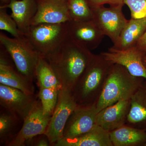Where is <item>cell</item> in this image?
Wrapping results in <instances>:
<instances>
[{"instance_id": "1", "label": "cell", "mask_w": 146, "mask_h": 146, "mask_svg": "<svg viewBox=\"0 0 146 146\" xmlns=\"http://www.w3.org/2000/svg\"><path fill=\"white\" fill-rule=\"evenodd\" d=\"M94 55L90 50L68 36L60 46L44 57L54 71L63 89L72 91Z\"/></svg>"}, {"instance_id": "2", "label": "cell", "mask_w": 146, "mask_h": 146, "mask_svg": "<svg viewBox=\"0 0 146 146\" xmlns=\"http://www.w3.org/2000/svg\"><path fill=\"white\" fill-rule=\"evenodd\" d=\"M113 64L100 54L94 55L72 90L78 104H90L96 102Z\"/></svg>"}, {"instance_id": "3", "label": "cell", "mask_w": 146, "mask_h": 146, "mask_svg": "<svg viewBox=\"0 0 146 146\" xmlns=\"http://www.w3.org/2000/svg\"><path fill=\"white\" fill-rule=\"evenodd\" d=\"M145 80L131 74L122 65L113 64L96 103L98 113L121 100L130 99Z\"/></svg>"}, {"instance_id": "4", "label": "cell", "mask_w": 146, "mask_h": 146, "mask_svg": "<svg viewBox=\"0 0 146 146\" xmlns=\"http://www.w3.org/2000/svg\"><path fill=\"white\" fill-rule=\"evenodd\" d=\"M0 43L10 56L18 71L33 82L40 55L26 36L9 37L0 33Z\"/></svg>"}, {"instance_id": "5", "label": "cell", "mask_w": 146, "mask_h": 146, "mask_svg": "<svg viewBox=\"0 0 146 146\" xmlns=\"http://www.w3.org/2000/svg\"><path fill=\"white\" fill-rule=\"evenodd\" d=\"M25 36L39 54L45 57L58 48L68 38V23L31 25Z\"/></svg>"}, {"instance_id": "6", "label": "cell", "mask_w": 146, "mask_h": 146, "mask_svg": "<svg viewBox=\"0 0 146 146\" xmlns=\"http://www.w3.org/2000/svg\"><path fill=\"white\" fill-rule=\"evenodd\" d=\"M78 105L72 91L63 89L59 91L57 104L44 133L51 146L63 138L66 123Z\"/></svg>"}, {"instance_id": "7", "label": "cell", "mask_w": 146, "mask_h": 146, "mask_svg": "<svg viewBox=\"0 0 146 146\" xmlns=\"http://www.w3.org/2000/svg\"><path fill=\"white\" fill-rule=\"evenodd\" d=\"M123 5L101 6L94 8L93 20L104 36H108L113 43L118 39L127 24V20L123 12Z\"/></svg>"}, {"instance_id": "8", "label": "cell", "mask_w": 146, "mask_h": 146, "mask_svg": "<svg viewBox=\"0 0 146 146\" xmlns=\"http://www.w3.org/2000/svg\"><path fill=\"white\" fill-rule=\"evenodd\" d=\"M50 118V116L44 114L41 102L37 100L32 109L24 119L21 129L8 146H25L29 140L44 134Z\"/></svg>"}, {"instance_id": "9", "label": "cell", "mask_w": 146, "mask_h": 146, "mask_svg": "<svg viewBox=\"0 0 146 146\" xmlns=\"http://www.w3.org/2000/svg\"><path fill=\"white\" fill-rule=\"evenodd\" d=\"M97 114L96 103L78 105L66 123L62 138H74L90 131L97 125Z\"/></svg>"}, {"instance_id": "10", "label": "cell", "mask_w": 146, "mask_h": 146, "mask_svg": "<svg viewBox=\"0 0 146 146\" xmlns=\"http://www.w3.org/2000/svg\"><path fill=\"white\" fill-rule=\"evenodd\" d=\"M35 94L30 95L19 89L0 84V104L7 111L24 120L36 101Z\"/></svg>"}, {"instance_id": "11", "label": "cell", "mask_w": 146, "mask_h": 146, "mask_svg": "<svg viewBox=\"0 0 146 146\" xmlns=\"http://www.w3.org/2000/svg\"><path fill=\"white\" fill-rule=\"evenodd\" d=\"M37 11L31 25L42 23H65L72 21L68 0H36Z\"/></svg>"}, {"instance_id": "12", "label": "cell", "mask_w": 146, "mask_h": 146, "mask_svg": "<svg viewBox=\"0 0 146 146\" xmlns=\"http://www.w3.org/2000/svg\"><path fill=\"white\" fill-rule=\"evenodd\" d=\"M68 36L72 41L90 50L97 48L104 35L94 20L68 23Z\"/></svg>"}, {"instance_id": "13", "label": "cell", "mask_w": 146, "mask_h": 146, "mask_svg": "<svg viewBox=\"0 0 146 146\" xmlns=\"http://www.w3.org/2000/svg\"><path fill=\"white\" fill-rule=\"evenodd\" d=\"M100 54L111 63L124 66L132 75L146 80V67L143 61L144 55L136 46L123 50L109 48L108 51Z\"/></svg>"}, {"instance_id": "14", "label": "cell", "mask_w": 146, "mask_h": 146, "mask_svg": "<svg viewBox=\"0 0 146 146\" xmlns=\"http://www.w3.org/2000/svg\"><path fill=\"white\" fill-rule=\"evenodd\" d=\"M0 53V84L19 89L30 95L35 94L33 82L18 71L13 65L10 56L2 46Z\"/></svg>"}, {"instance_id": "15", "label": "cell", "mask_w": 146, "mask_h": 146, "mask_svg": "<svg viewBox=\"0 0 146 146\" xmlns=\"http://www.w3.org/2000/svg\"><path fill=\"white\" fill-rule=\"evenodd\" d=\"M130 105V99L121 100L98 112L96 124L110 132L125 124Z\"/></svg>"}, {"instance_id": "16", "label": "cell", "mask_w": 146, "mask_h": 146, "mask_svg": "<svg viewBox=\"0 0 146 146\" xmlns=\"http://www.w3.org/2000/svg\"><path fill=\"white\" fill-rule=\"evenodd\" d=\"M0 8L10 9L11 16L14 19L18 29L24 34L28 31L37 11L36 0H10L7 4Z\"/></svg>"}, {"instance_id": "17", "label": "cell", "mask_w": 146, "mask_h": 146, "mask_svg": "<svg viewBox=\"0 0 146 146\" xmlns=\"http://www.w3.org/2000/svg\"><path fill=\"white\" fill-rule=\"evenodd\" d=\"M125 124L146 131V80L131 98Z\"/></svg>"}, {"instance_id": "18", "label": "cell", "mask_w": 146, "mask_h": 146, "mask_svg": "<svg viewBox=\"0 0 146 146\" xmlns=\"http://www.w3.org/2000/svg\"><path fill=\"white\" fill-rule=\"evenodd\" d=\"M54 146H113L110 132L100 126L90 131L73 138H62L53 144Z\"/></svg>"}, {"instance_id": "19", "label": "cell", "mask_w": 146, "mask_h": 146, "mask_svg": "<svg viewBox=\"0 0 146 146\" xmlns=\"http://www.w3.org/2000/svg\"><path fill=\"white\" fill-rule=\"evenodd\" d=\"M146 31V18H131L110 49L123 50L135 46Z\"/></svg>"}, {"instance_id": "20", "label": "cell", "mask_w": 146, "mask_h": 146, "mask_svg": "<svg viewBox=\"0 0 146 146\" xmlns=\"http://www.w3.org/2000/svg\"><path fill=\"white\" fill-rule=\"evenodd\" d=\"M113 146H144L146 131L124 125L110 132Z\"/></svg>"}, {"instance_id": "21", "label": "cell", "mask_w": 146, "mask_h": 146, "mask_svg": "<svg viewBox=\"0 0 146 146\" xmlns=\"http://www.w3.org/2000/svg\"><path fill=\"white\" fill-rule=\"evenodd\" d=\"M3 108L4 110H1L0 114V143L8 146L21 129V123L23 120Z\"/></svg>"}, {"instance_id": "22", "label": "cell", "mask_w": 146, "mask_h": 146, "mask_svg": "<svg viewBox=\"0 0 146 146\" xmlns=\"http://www.w3.org/2000/svg\"><path fill=\"white\" fill-rule=\"evenodd\" d=\"M35 77L39 87L63 89L52 68L46 58L40 55L35 68Z\"/></svg>"}, {"instance_id": "23", "label": "cell", "mask_w": 146, "mask_h": 146, "mask_svg": "<svg viewBox=\"0 0 146 146\" xmlns=\"http://www.w3.org/2000/svg\"><path fill=\"white\" fill-rule=\"evenodd\" d=\"M68 7L72 21H88L94 18V8L89 0H68Z\"/></svg>"}, {"instance_id": "24", "label": "cell", "mask_w": 146, "mask_h": 146, "mask_svg": "<svg viewBox=\"0 0 146 146\" xmlns=\"http://www.w3.org/2000/svg\"><path fill=\"white\" fill-rule=\"evenodd\" d=\"M60 90L54 88L39 87L38 97L45 115L51 117L58 100Z\"/></svg>"}, {"instance_id": "25", "label": "cell", "mask_w": 146, "mask_h": 146, "mask_svg": "<svg viewBox=\"0 0 146 146\" xmlns=\"http://www.w3.org/2000/svg\"><path fill=\"white\" fill-rule=\"evenodd\" d=\"M0 29L7 32L16 38L25 35L18 29L14 19L6 12V8H0Z\"/></svg>"}, {"instance_id": "26", "label": "cell", "mask_w": 146, "mask_h": 146, "mask_svg": "<svg viewBox=\"0 0 146 146\" xmlns=\"http://www.w3.org/2000/svg\"><path fill=\"white\" fill-rule=\"evenodd\" d=\"M130 10L131 18H146V0H123Z\"/></svg>"}, {"instance_id": "27", "label": "cell", "mask_w": 146, "mask_h": 146, "mask_svg": "<svg viewBox=\"0 0 146 146\" xmlns=\"http://www.w3.org/2000/svg\"><path fill=\"white\" fill-rule=\"evenodd\" d=\"M35 146H51L48 138L45 134H41L32 138L27 142L26 145Z\"/></svg>"}, {"instance_id": "28", "label": "cell", "mask_w": 146, "mask_h": 146, "mask_svg": "<svg viewBox=\"0 0 146 146\" xmlns=\"http://www.w3.org/2000/svg\"><path fill=\"white\" fill-rule=\"evenodd\" d=\"M93 8L109 4L110 6L124 5L123 0H89Z\"/></svg>"}, {"instance_id": "29", "label": "cell", "mask_w": 146, "mask_h": 146, "mask_svg": "<svg viewBox=\"0 0 146 146\" xmlns=\"http://www.w3.org/2000/svg\"><path fill=\"white\" fill-rule=\"evenodd\" d=\"M135 46L144 55H146V31L138 40Z\"/></svg>"}, {"instance_id": "30", "label": "cell", "mask_w": 146, "mask_h": 146, "mask_svg": "<svg viewBox=\"0 0 146 146\" xmlns=\"http://www.w3.org/2000/svg\"><path fill=\"white\" fill-rule=\"evenodd\" d=\"M143 61L145 66L146 67V55H144L143 57Z\"/></svg>"}, {"instance_id": "31", "label": "cell", "mask_w": 146, "mask_h": 146, "mask_svg": "<svg viewBox=\"0 0 146 146\" xmlns=\"http://www.w3.org/2000/svg\"><path fill=\"white\" fill-rule=\"evenodd\" d=\"M1 1H2L4 2H6L7 1V0H1Z\"/></svg>"}, {"instance_id": "32", "label": "cell", "mask_w": 146, "mask_h": 146, "mask_svg": "<svg viewBox=\"0 0 146 146\" xmlns=\"http://www.w3.org/2000/svg\"><path fill=\"white\" fill-rule=\"evenodd\" d=\"M146 146V143L145 144V146Z\"/></svg>"}]
</instances>
